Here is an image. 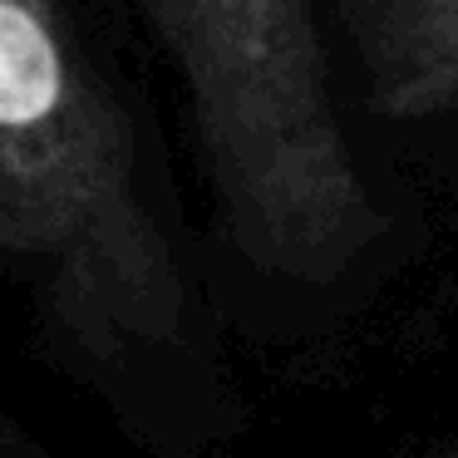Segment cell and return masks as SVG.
<instances>
[{
  "label": "cell",
  "mask_w": 458,
  "mask_h": 458,
  "mask_svg": "<svg viewBox=\"0 0 458 458\" xmlns=\"http://www.w3.org/2000/svg\"><path fill=\"white\" fill-rule=\"evenodd\" d=\"M0 251L148 444L192 454L237 424L133 123L64 0H0Z\"/></svg>",
  "instance_id": "1"
},
{
  "label": "cell",
  "mask_w": 458,
  "mask_h": 458,
  "mask_svg": "<svg viewBox=\"0 0 458 458\" xmlns=\"http://www.w3.org/2000/svg\"><path fill=\"white\" fill-rule=\"evenodd\" d=\"M178 64L227 247L267 291L340 310L399 217L340 119L310 0H139Z\"/></svg>",
  "instance_id": "2"
},
{
  "label": "cell",
  "mask_w": 458,
  "mask_h": 458,
  "mask_svg": "<svg viewBox=\"0 0 458 458\" xmlns=\"http://www.w3.org/2000/svg\"><path fill=\"white\" fill-rule=\"evenodd\" d=\"M369 104L394 123H424L458 109V21L434 30H369Z\"/></svg>",
  "instance_id": "3"
},
{
  "label": "cell",
  "mask_w": 458,
  "mask_h": 458,
  "mask_svg": "<svg viewBox=\"0 0 458 458\" xmlns=\"http://www.w3.org/2000/svg\"><path fill=\"white\" fill-rule=\"evenodd\" d=\"M458 21V0H404L399 11L379 15V30H434Z\"/></svg>",
  "instance_id": "4"
},
{
  "label": "cell",
  "mask_w": 458,
  "mask_h": 458,
  "mask_svg": "<svg viewBox=\"0 0 458 458\" xmlns=\"http://www.w3.org/2000/svg\"><path fill=\"white\" fill-rule=\"evenodd\" d=\"M419 458H458V424L448 428V434L438 438V444H428V448H424V454H419Z\"/></svg>",
  "instance_id": "5"
},
{
  "label": "cell",
  "mask_w": 458,
  "mask_h": 458,
  "mask_svg": "<svg viewBox=\"0 0 458 458\" xmlns=\"http://www.w3.org/2000/svg\"><path fill=\"white\" fill-rule=\"evenodd\" d=\"M355 11H379V15H389V11H399L404 0H350Z\"/></svg>",
  "instance_id": "6"
},
{
  "label": "cell",
  "mask_w": 458,
  "mask_h": 458,
  "mask_svg": "<svg viewBox=\"0 0 458 458\" xmlns=\"http://www.w3.org/2000/svg\"><path fill=\"white\" fill-rule=\"evenodd\" d=\"M15 448H21V444H15V428H11V419H0V458H11Z\"/></svg>",
  "instance_id": "7"
}]
</instances>
